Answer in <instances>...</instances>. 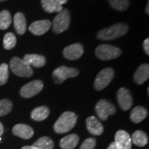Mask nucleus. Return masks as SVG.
Instances as JSON below:
<instances>
[{
    "instance_id": "5701e85b",
    "label": "nucleus",
    "mask_w": 149,
    "mask_h": 149,
    "mask_svg": "<svg viewBox=\"0 0 149 149\" xmlns=\"http://www.w3.org/2000/svg\"><path fill=\"white\" fill-rule=\"evenodd\" d=\"M132 143L137 146H144L148 143V137L144 132L141 130H136L131 137Z\"/></svg>"
},
{
    "instance_id": "aec40b11",
    "label": "nucleus",
    "mask_w": 149,
    "mask_h": 149,
    "mask_svg": "<svg viewBox=\"0 0 149 149\" xmlns=\"http://www.w3.org/2000/svg\"><path fill=\"white\" fill-rule=\"evenodd\" d=\"M14 26L17 33L19 35H24L26 31V21L22 13H17L14 16Z\"/></svg>"
},
{
    "instance_id": "2f4dec72",
    "label": "nucleus",
    "mask_w": 149,
    "mask_h": 149,
    "mask_svg": "<svg viewBox=\"0 0 149 149\" xmlns=\"http://www.w3.org/2000/svg\"><path fill=\"white\" fill-rule=\"evenodd\" d=\"M107 149H117L116 145H115V142H112L110 144V145L108 147Z\"/></svg>"
},
{
    "instance_id": "9d476101",
    "label": "nucleus",
    "mask_w": 149,
    "mask_h": 149,
    "mask_svg": "<svg viewBox=\"0 0 149 149\" xmlns=\"http://www.w3.org/2000/svg\"><path fill=\"white\" fill-rule=\"evenodd\" d=\"M117 102L121 109L124 111H128L133 105V97L130 91L125 88H121L117 93Z\"/></svg>"
},
{
    "instance_id": "412c9836",
    "label": "nucleus",
    "mask_w": 149,
    "mask_h": 149,
    "mask_svg": "<svg viewBox=\"0 0 149 149\" xmlns=\"http://www.w3.org/2000/svg\"><path fill=\"white\" fill-rule=\"evenodd\" d=\"M148 115V111L143 107H136L132 110L130 118L135 124L142 122Z\"/></svg>"
},
{
    "instance_id": "20e7f679",
    "label": "nucleus",
    "mask_w": 149,
    "mask_h": 149,
    "mask_svg": "<svg viewBox=\"0 0 149 149\" xmlns=\"http://www.w3.org/2000/svg\"><path fill=\"white\" fill-rule=\"evenodd\" d=\"M70 14L68 9L63 8L58 13L53 22V30L57 34L66 31L70 26Z\"/></svg>"
},
{
    "instance_id": "72a5a7b5",
    "label": "nucleus",
    "mask_w": 149,
    "mask_h": 149,
    "mask_svg": "<svg viewBox=\"0 0 149 149\" xmlns=\"http://www.w3.org/2000/svg\"><path fill=\"white\" fill-rule=\"evenodd\" d=\"M3 133V126L1 122H0V137L2 135Z\"/></svg>"
},
{
    "instance_id": "f3484780",
    "label": "nucleus",
    "mask_w": 149,
    "mask_h": 149,
    "mask_svg": "<svg viewBox=\"0 0 149 149\" xmlns=\"http://www.w3.org/2000/svg\"><path fill=\"white\" fill-rule=\"evenodd\" d=\"M23 59L29 66H34L35 68H41L46 64L45 57L37 54H27L24 55Z\"/></svg>"
},
{
    "instance_id": "39448f33",
    "label": "nucleus",
    "mask_w": 149,
    "mask_h": 149,
    "mask_svg": "<svg viewBox=\"0 0 149 149\" xmlns=\"http://www.w3.org/2000/svg\"><path fill=\"white\" fill-rule=\"evenodd\" d=\"M122 54L120 48L109 44H101L95 49V55L101 60L108 61L116 59Z\"/></svg>"
},
{
    "instance_id": "bb28decb",
    "label": "nucleus",
    "mask_w": 149,
    "mask_h": 149,
    "mask_svg": "<svg viewBox=\"0 0 149 149\" xmlns=\"http://www.w3.org/2000/svg\"><path fill=\"white\" fill-rule=\"evenodd\" d=\"M17 39L15 35L12 33H8L3 37V47L6 50H10L16 45Z\"/></svg>"
},
{
    "instance_id": "393cba45",
    "label": "nucleus",
    "mask_w": 149,
    "mask_h": 149,
    "mask_svg": "<svg viewBox=\"0 0 149 149\" xmlns=\"http://www.w3.org/2000/svg\"><path fill=\"white\" fill-rule=\"evenodd\" d=\"M12 23V17L8 10H3L0 13V29L6 30Z\"/></svg>"
},
{
    "instance_id": "2eb2a0df",
    "label": "nucleus",
    "mask_w": 149,
    "mask_h": 149,
    "mask_svg": "<svg viewBox=\"0 0 149 149\" xmlns=\"http://www.w3.org/2000/svg\"><path fill=\"white\" fill-rule=\"evenodd\" d=\"M13 133L22 139H28L31 138L34 134V130L31 126L26 124H17L13 128Z\"/></svg>"
},
{
    "instance_id": "0eeeda50",
    "label": "nucleus",
    "mask_w": 149,
    "mask_h": 149,
    "mask_svg": "<svg viewBox=\"0 0 149 149\" xmlns=\"http://www.w3.org/2000/svg\"><path fill=\"white\" fill-rule=\"evenodd\" d=\"M114 74V70L111 68H107L102 70L97 75L95 80V88L97 91H102L105 88L113 79Z\"/></svg>"
},
{
    "instance_id": "ddd939ff",
    "label": "nucleus",
    "mask_w": 149,
    "mask_h": 149,
    "mask_svg": "<svg viewBox=\"0 0 149 149\" xmlns=\"http://www.w3.org/2000/svg\"><path fill=\"white\" fill-rule=\"evenodd\" d=\"M52 23L51 21L48 19L38 20V21L34 22L29 26V31L33 35H42L47 33L48 30L51 29Z\"/></svg>"
},
{
    "instance_id": "f257e3e1",
    "label": "nucleus",
    "mask_w": 149,
    "mask_h": 149,
    "mask_svg": "<svg viewBox=\"0 0 149 149\" xmlns=\"http://www.w3.org/2000/svg\"><path fill=\"white\" fill-rule=\"evenodd\" d=\"M77 120V115L74 113L70 111L64 112L54 124V130L57 133H67L74 128Z\"/></svg>"
},
{
    "instance_id": "dca6fc26",
    "label": "nucleus",
    "mask_w": 149,
    "mask_h": 149,
    "mask_svg": "<svg viewBox=\"0 0 149 149\" xmlns=\"http://www.w3.org/2000/svg\"><path fill=\"white\" fill-rule=\"evenodd\" d=\"M86 127L90 133L94 135H100L104 131L102 124L94 116L88 117L86 120Z\"/></svg>"
},
{
    "instance_id": "4468645a",
    "label": "nucleus",
    "mask_w": 149,
    "mask_h": 149,
    "mask_svg": "<svg viewBox=\"0 0 149 149\" xmlns=\"http://www.w3.org/2000/svg\"><path fill=\"white\" fill-rule=\"evenodd\" d=\"M68 0H42V8L49 13H59L62 10V5L67 3Z\"/></svg>"
},
{
    "instance_id": "7ed1b4c3",
    "label": "nucleus",
    "mask_w": 149,
    "mask_h": 149,
    "mask_svg": "<svg viewBox=\"0 0 149 149\" xmlns=\"http://www.w3.org/2000/svg\"><path fill=\"white\" fill-rule=\"evenodd\" d=\"M10 68L17 76L22 77H30L33 74V70L31 66L19 57H14L10 59Z\"/></svg>"
},
{
    "instance_id": "6e6552de",
    "label": "nucleus",
    "mask_w": 149,
    "mask_h": 149,
    "mask_svg": "<svg viewBox=\"0 0 149 149\" xmlns=\"http://www.w3.org/2000/svg\"><path fill=\"white\" fill-rule=\"evenodd\" d=\"M95 111L99 118L102 121H106L109 115H113L116 113V108L107 100H101L97 104Z\"/></svg>"
},
{
    "instance_id": "c9c22d12",
    "label": "nucleus",
    "mask_w": 149,
    "mask_h": 149,
    "mask_svg": "<svg viewBox=\"0 0 149 149\" xmlns=\"http://www.w3.org/2000/svg\"><path fill=\"white\" fill-rule=\"evenodd\" d=\"M6 1V0H0V2H2V1Z\"/></svg>"
},
{
    "instance_id": "7c9ffc66",
    "label": "nucleus",
    "mask_w": 149,
    "mask_h": 149,
    "mask_svg": "<svg viewBox=\"0 0 149 149\" xmlns=\"http://www.w3.org/2000/svg\"><path fill=\"white\" fill-rule=\"evenodd\" d=\"M143 46H144V49L145 53L147 55H149V39L147 38L144 40L143 43Z\"/></svg>"
},
{
    "instance_id": "f03ea898",
    "label": "nucleus",
    "mask_w": 149,
    "mask_h": 149,
    "mask_svg": "<svg viewBox=\"0 0 149 149\" xmlns=\"http://www.w3.org/2000/svg\"><path fill=\"white\" fill-rule=\"evenodd\" d=\"M128 31V26L127 24L119 23L100 31L97 34V37L101 40H113L124 36L127 33Z\"/></svg>"
},
{
    "instance_id": "9b49d317",
    "label": "nucleus",
    "mask_w": 149,
    "mask_h": 149,
    "mask_svg": "<svg viewBox=\"0 0 149 149\" xmlns=\"http://www.w3.org/2000/svg\"><path fill=\"white\" fill-rule=\"evenodd\" d=\"M114 142L117 149H131V137L129 134L124 130H120L117 132Z\"/></svg>"
},
{
    "instance_id": "f8f14e48",
    "label": "nucleus",
    "mask_w": 149,
    "mask_h": 149,
    "mask_svg": "<svg viewBox=\"0 0 149 149\" xmlns=\"http://www.w3.org/2000/svg\"><path fill=\"white\" fill-rule=\"evenodd\" d=\"M84 53V47L79 43L66 46L63 51V55L69 60H76L79 59Z\"/></svg>"
},
{
    "instance_id": "a211bd4d",
    "label": "nucleus",
    "mask_w": 149,
    "mask_h": 149,
    "mask_svg": "<svg viewBox=\"0 0 149 149\" xmlns=\"http://www.w3.org/2000/svg\"><path fill=\"white\" fill-rule=\"evenodd\" d=\"M149 77V65L143 64L137 68L134 74V80L137 84H142Z\"/></svg>"
},
{
    "instance_id": "b1692460",
    "label": "nucleus",
    "mask_w": 149,
    "mask_h": 149,
    "mask_svg": "<svg viewBox=\"0 0 149 149\" xmlns=\"http://www.w3.org/2000/svg\"><path fill=\"white\" fill-rule=\"evenodd\" d=\"M33 146L37 149H53L54 143L51 138L48 137H42L35 141Z\"/></svg>"
},
{
    "instance_id": "423d86ee",
    "label": "nucleus",
    "mask_w": 149,
    "mask_h": 149,
    "mask_svg": "<svg viewBox=\"0 0 149 149\" xmlns=\"http://www.w3.org/2000/svg\"><path fill=\"white\" fill-rule=\"evenodd\" d=\"M79 73V70L77 68L61 66L53 72V77L55 83L61 84L68 78L77 77Z\"/></svg>"
},
{
    "instance_id": "473e14b6",
    "label": "nucleus",
    "mask_w": 149,
    "mask_h": 149,
    "mask_svg": "<svg viewBox=\"0 0 149 149\" xmlns=\"http://www.w3.org/2000/svg\"><path fill=\"white\" fill-rule=\"evenodd\" d=\"M21 149H37V148L34 146H26L22 147Z\"/></svg>"
},
{
    "instance_id": "4be33fe9",
    "label": "nucleus",
    "mask_w": 149,
    "mask_h": 149,
    "mask_svg": "<svg viewBox=\"0 0 149 149\" xmlns=\"http://www.w3.org/2000/svg\"><path fill=\"white\" fill-rule=\"evenodd\" d=\"M50 114V111L48 107H39L35 108L33 111L31 112V118L35 121H43L46 120Z\"/></svg>"
},
{
    "instance_id": "f704fd0d",
    "label": "nucleus",
    "mask_w": 149,
    "mask_h": 149,
    "mask_svg": "<svg viewBox=\"0 0 149 149\" xmlns=\"http://www.w3.org/2000/svg\"><path fill=\"white\" fill-rule=\"evenodd\" d=\"M149 2L148 1V3H147V6H146V13L147 14H148L149 13V10H148V8H149Z\"/></svg>"
},
{
    "instance_id": "cd10ccee",
    "label": "nucleus",
    "mask_w": 149,
    "mask_h": 149,
    "mask_svg": "<svg viewBox=\"0 0 149 149\" xmlns=\"http://www.w3.org/2000/svg\"><path fill=\"white\" fill-rule=\"evenodd\" d=\"M13 109V104L10 100L4 99L0 100V116L8 114Z\"/></svg>"
},
{
    "instance_id": "1a4fd4ad",
    "label": "nucleus",
    "mask_w": 149,
    "mask_h": 149,
    "mask_svg": "<svg viewBox=\"0 0 149 149\" xmlns=\"http://www.w3.org/2000/svg\"><path fill=\"white\" fill-rule=\"evenodd\" d=\"M44 88V84L41 80H34L24 85L20 90V94L24 98H30L40 93Z\"/></svg>"
},
{
    "instance_id": "6ab92c4d",
    "label": "nucleus",
    "mask_w": 149,
    "mask_h": 149,
    "mask_svg": "<svg viewBox=\"0 0 149 149\" xmlns=\"http://www.w3.org/2000/svg\"><path fill=\"white\" fill-rule=\"evenodd\" d=\"M79 136L76 134H70L67 136H65L61 139L60 147L62 149H73L77 146L79 143Z\"/></svg>"
},
{
    "instance_id": "c756f323",
    "label": "nucleus",
    "mask_w": 149,
    "mask_h": 149,
    "mask_svg": "<svg viewBox=\"0 0 149 149\" xmlns=\"http://www.w3.org/2000/svg\"><path fill=\"white\" fill-rule=\"evenodd\" d=\"M96 145V140L94 138H88L84 141L79 149H94Z\"/></svg>"
},
{
    "instance_id": "a878e982",
    "label": "nucleus",
    "mask_w": 149,
    "mask_h": 149,
    "mask_svg": "<svg viewBox=\"0 0 149 149\" xmlns=\"http://www.w3.org/2000/svg\"><path fill=\"white\" fill-rule=\"evenodd\" d=\"M111 6L115 10L124 11L129 6V0H109Z\"/></svg>"
},
{
    "instance_id": "c85d7f7f",
    "label": "nucleus",
    "mask_w": 149,
    "mask_h": 149,
    "mask_svg": "<svg viewBox=\"0 0 149 149\" xmlns=\"http://www.w3.org/2000/svg\"><path fill=\"white\" fill-rule=\"evenodd\" d=\"M8 66L6 64L0 65V86L5 84L8 79Z\"/></svg>"
}]
</instances>
